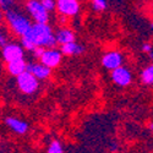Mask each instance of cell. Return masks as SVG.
I'll return each mask as SVG.
<instances>
[{
  "label": "cell",
  "instance_id": "cell-21",
  "mask_svg": "<svg viewBox=\"0 0 153 153\" xmlns=\"http://www.w3.org/2000/svg\"><path fill=\"white\" fill-rule=\"evenodd\" d=\"M44 50H45V48H41V47H38V48H36V49L33 50V54H34V56H36V58L39 59V58L42 56V54L44 53Z\"/></svg>",
  "mask_w": 153,
  "mask_h": 153
},
{
  "label": "cell",
  "instance_id": "cell-18",
  "mask_svg": "<svg viewBox=\"0 0 153 153\" xmlns=\"http://www.w3.org/2000/svg\"><path fill=\"white\" fill-rule=\"evenodd\" d=\"M41 3L43 5V7L48 12H50V11H53L54 9H56V1H54V0H42Z\"/></svg>",
  "mask_w": 153,
  "mask_h": 153
},
{
  "label": "cell",
  "instance_id": "cell-23",
  "mask_svg": "<svg viewBox=\"0 0 153 153\" xmlns=\"http://www.w3.org/2000/svg\"><path fill=\"white\" fill-rule=\"evenodd\" d=\"M148 129H149V130H151V131H153V121H152V123H149V124H148Z\"/></svg>",
  "mask_w": 153,
  "mask_h": 153
},
{
  "label": "cell",
  "instance_id": "cell-24",
  "mask_svg": "<svg viewBox=\"0 0 153 153\" xmlns=\"http://www.w3.org/2000/svg\"><path fill=\"white\" fill-rule=\"evenodd\" d=\"M149 58L153 60V52H151V53H149Z\"/></svg>",
  "mask_w": 153,
  "mask_h": 153
},
{
  "label": "cell",
  "instance_id": "cell-2",
  "mask_svg": "<svg viewBox=\"0 0 153 153\" xmlns=\"http://www.w3.org/2000/svg\"><path fill=\"white\" fill-rule=\"evenodd\" d=\"M5 17H6V21L9 23L10 28L12 30V32L20 36L21 38L30 31V28L32 26L31 21L23 14H21L20 11L15 10L14 7L5 12Z\"/></svg>",
  "mask_w": 153,
  "mask_h": 153
},
{
  "label": "cell",
  "instance_id": "cell-5",
  "mask_svg": "<svg viewBox=\"0 0 153 153\" xmlns=\"http://www.w3.org/2000/svg\"><path fill=\"white\" fill-rule=\"evenodd\" d=\"M123 54L117 52V50H111V52H108L103 55L102 58V65H103L105 69L108 70H115L123 66Z\"/></svg>",
  "mask_w": 153,
  "mask_h": 153
},
{
  "label": "cell",
  "instance_id": "cell-1",
  "mask_svg": "<svg viewBox=\"0 0 153 153\" xmlns=\"http://www.w3.org/2000/svg\"><path fill=\"white\" fill-rule=\"evenodd\" d=\"M21 44L25 49L33 52L38 47H47L48 49H54V47L56 45V41L48 23H34L31 26L30 31L21 38Z\"/></svg>",
  "mask_w": 153,
  "mask_h": 153
},
{
  "label": "cell",
  "instance_id": "cell-7",
  "mask_svg": "<svg viewBox=\"0 0 153 153\" xmlns=\"http://www.w3.org/2000/svg\"><path fill=\"white\" fill-rule=\"evenodd\" d=\"M1 55L6 62L23 59V48L16 43H7L1 50Z\"/></svg>",
  "mask_w": 153,
  "mask_h": 153
},
{
  "label": "cell",
  "instance_id": "cell-4",
  "mask_svg": "<svg viewBox=\"0 0 153 153\" xmlns=\"http://www.w3.org/2000/svg\"><path fill=\"white\" fill-rule=\"evenodd\" d=\"M17 86L20 88V91L23 92L25 94H33L38 90V80L34 77L33 75L30 72H23L20 76H17Z\"/></svg>",
  "mask_w": 153,
  "mask_h": 153
},
{
  "label": "cell",
  "instance_id": "cell-26",
  "mask_svg": "<svg viewBox=\"0 0 153 153\" xmlns=\"http://www.w3.org/2000/svg\"><path fill=\"white\" fill-rule=\"evenodd\" d=\"M151 28H152V30H153V22H152V23H151Z\"/></svg>",
  "mask_w": 153,
  "mask_h": 153
},
{
  "label": "cell",
  "instance_id": "cell-3",
  "mask_svg": "<svg viewBox=\"0 0 153 153\" xmlns=\"http://www.w3.org/2000/svg\"><path fill=\"white\" fill-rule=\"evenodd\" d=\"M26 7L30 12L31 17H33V20L36 21V23H41V25L48 23L49 12L43 7L41 1H38V0H30V1H27Z\"/></svg>",
  "mask_w": 153,
  "mask_h": 153
},
{
  "label": "cell",
  "instance_id": "cell-19",
  "mask_svg": "<svg viewBox=\"0 0 153 153\" xmlns=\"http://www.w3.org/2000/svg\"><path fill=\"white\" fill-rule=\"evenodd\" d=\"M14 5H15V3L11 1V0H0V7H1L3 10H5V11L12 9Z\"/></svg>",
  "mask_w": 153,
  "mask_h": 153
},
{
  "label": "cell",
  "instance_id": "cell-10",
  "mask_svg": "<svg viewBox=\"0 0 153 153\" xmlns=\"http://www.w3.org/2000/svg\"><path fill=\"white\" fill-rule=\"evenodd\" d=\"M27 72H30L31 75H33L37 80H45L48 79L50 74H52V70L49 68L42 65L41 62H30L27 64Z\"/></svg>",
  "mask_w": 153,
  "mask_h": 153
},
{
  "label": "cell",
  "instance_id": "cell-8",
  "mask_svg": "<svg viewBox=\"0 0 153 153\" xmlns=\"http://www.w3.org/2000/svg\"><path fill=\"white\" fill-rule=\"evenodd\" d=\"M41 64L52 70L53 68H56L61 61V52L54 49H45L42 56L39 58Z\"/></svg>",
  "mask_w": 153,
  "mask_h": 153
},
{
  "label": "cell",
  "instance_id": "cell-9",
  "mask_svg": "<svg viewBox=\"0 0 153 153\" xmlns=\"http://www.w3.org/2000/svg\"><path fill=\"white\" fill-rule=\"evenodd\" d=\"M111 80L113 82L118 85V86H121V87H126V86H129L132 81V75L131 72L127 70L126 68L121 66L119 69H115V70H113L111 71Z\"/></svg>",
  "mask_w": 153,
  "mask_h": 153
},
{
  "label": "cell",
  "instance_id": "cell-17",
  "mask_svg": "<svg viewBox=\"0 0 153 153\" xmlns=\"http://www.w3.org/2000/svg\"><path fill=\"white\" fill-rule=\"evenodd\" d=\"M108 6V3L105 0H93L92 1V9L94 11H103Z\"/></svg>",
  "mask_w": 153,
  "mask_h": 153
},
{
  "label": "cell",
  "instance_id": "cell-16",
  "mask_svg": "<svg viewBox=\"0 0 153 153\" xmlns=\"http://www.w3.org/2000/svg\"><path fill=\"white\" fill-rule=\"evenodd\" d=\"M48 153H64L61 143L59 141H56V140L52 141L49 145V148H48Z\"/></svg>",
  "mask_w": 153,
  "mask_h": 153
},
{
  "label": "cell",
  "instance_id": "cell-11",
  "mask_svg": "<svg viewBox=\"0 0 153 153\" xmlns=\"http://www.w3.org/2000/svg\"><path fill=\"white\" fill-rule=\"evenodd\" d=\"M5 124L10 130H12L19 135H25L28 131V124L26 121H22V120L17 119V118L9 117L5 119Z\"/></svg>",
  "mask_w": 153,
  "mask_h": 153
},
{
  "label": "cell",
  "instance_id": "cell-20",
  "mask_svg": "<svg viewBox=\"0 0 153 153\" xmlns=\"http://www.w3.org/2000/svg\"><path fill=\"white\" fill-rule=\"evenodd\" d=\"M6 44H7V37H6L4 31L0 30V47L4 48Z\"/></svg>",
  "mask_w": 153,
  "mask_h": 153
},
{
  "label": "cell",
  "instance_id": "cell-13",
  "mask_svg": "<svg viewBox=\"0 0 153 153\" xmlns=\"http://www.w3.org/2000/svg\"><path fill=\"white\" fill-rule=\"evenodd\" d=\"M7 70L12 76H20L21 74L26 72L27 70V62L25 61V59H19L15 61L7 62Z\"/></svg>",
  "mask_w": 153,
  "mask_h": 153
},
{
  "label": "cell",
  "instance_id": "cell-14",
  "mask_svg": "<svg viewBox=\"0 0 153 153\" xmlns=\"http://www.w3.org/2000/svg\"><path fill=\"white\" fill-rule=\"evenodd\" d=\"M60 52L65 55H80L85 52V48L80 44H77L76 42L65 44V45H61V50Z\"/></svg>",
  "mask_w": 153,
  "mask_h": 153
},
{
  "label": "cell",
  "instance_id": "cell-22",
  "mask_svg": "<svg viewBox=\"0 0 153 153\" xmlns=\"http://www.w3.org/2000/svg\"><path fill=\"white\" fill-rule=\"evenodd\" d=\"M142 50L145 53H151L152 52V45H151V43H143V45H142Z\"/></svg>",
  "mask_w": 153,
  "mask_h": 153
},
{
  "label": "cell",
  "instance_id": "cell-25",
  "mask_svg": "<svg viewBox=\"0 0 153 153\" xmlns=\"http://www.w3.org/2000/svg\"><path fill=\"white\" fill-rule=\"evenodd\" d=\"M1 19H3V14H1V11H0V21H1Z\"/></svg>",
  "mask_w": 153,
  "mask_h": 153
},
{
  "label": "cell",
  "instance_id": "cell-15",
  "mask_svg": "<svg viewBox=\"0 0 153 153\" xmlns=\"http://www.w3.org/2000/svg\"><path fill=\"white\" fill-rule=\"evenodd\" d=\"M141 79L146 85H153V64L148 65L141 74Z\"/></svg>",
  "mask_w": 153,
  "mask_h": 153
},
{
  "label": "cell",
  "instance_id": "cell-6",
  "mask_svg": "<svg viewBox=\"0 0 153 153\" xmlns=\"http://www.w3.org/2000/svg\"><path fill=\"white\" fill-rule=\"evenodd\" d=\"M56 9L62 16H75L80 11V3L77 0H58Z\"/></svg>",
  "mask_w": 153,
  "mask_h": 153
},
{
  "label": "cell",
  "instance_id": "cell-12",
  "mask_svg": "<svg viewBox=\"0 0 153 153\" xmlns=\"http://www.w3.org/2000/svg\"><path fill=\"white\" fill-rule=\"evenodd\" d=\"M54 37H55L56 44H60V45H65V44L75 42V33L71 30H69V28H61V30H59L54 34Z\"/></svg>",
  "mask_w": 153,
  "mask_h": 153
}]
</instances>
